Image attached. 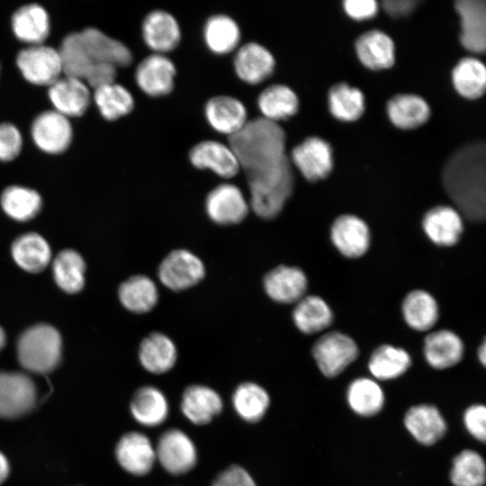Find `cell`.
<instances>
[{"instance_id":"cell-1","label":"cell","mask_w":486,"mask_h":486,"mask_svg":"<svg viewBox=\"0 0 486 486\" xmlns=\"http://www.w3.org/2000/svg\"><path fill=\"white\" fill-rule=\"evenodd\" d=\"M285 132L278 122L256 117L229 136L249 186V207L260 218H275L292 193L293 175L285 151Z\"/></svg>"},{"instance_id":"cell-2","label":"cell","mask_w":486,"mask_h":486,"mask_svg":"<svg viewBox=\"0 0 486 486\" xmlns=\"http://www.w3.org/2000/svg\"><path fill=\"white\" fill-rule=\"evenodd\" d=\"M442 183L459 213L472 222L486 214V144L483 140L465 143L446 159Z\"/></svg>"},{"instance_id":"cell-3","label":"cell","mask_w":486,"mask_h":486,"mask_svg":"<svg viewBox=\"0 0 486 486\" xmlns=\"http://www.w3.org/2000/svg\"><path fill=\"white\" fill-rule=\"evenodd\" d=\"M62 342L58 331L48 324H37L26 329L19 338L17 356L26 370L45 374L59 363Z\"/></svg>"},{"instance_id":"cell-4","label":"cell","mask_w":486,"mask_h":486,"mask_svg":"<svg viewBox=\"0 0 486 486\" xmlns=\"http://www.w3.org/2000/svg\"><path fill=\"white\" fill-rule=\"evenodd\" d=\"M312 355L320 371L326 377L333 378L357 358L359 349L349 336L334 331L324 334L315 342Z\"/></svg>"},{"instance_id":"cell-5","label":"cell","mask_w":486,"mask_h":486,"mask_svg":"<svg viewBox=\"0 0 486 486\" xmlns=\"http://www.w3.org/2000/svg\"><path fill=\"white\" fill-rule=\"evenodd\" d=\"M156 460L172 475H183L196 464L198 455L194 443L189 436L178 429L166 430L155 446Z\"/></svg>"},{"instance_id":"cell-6","label":"cell","mask_w":486,"mask_h":486,"mask_svg":"<svg viewBox=\"0 0 486 486\" xmlns=\"http://www.w3.org/2000/svg\"><path fill=\"white\" fill-rule=\"evenodd\" d=\"M16 65L22 76L36 86H50L62 75L58 50L44 44L22 49L17 54Z\"/></svg>"},{"instance_id":"cell-7","label":"cell","mask_w":486,"mask_h":486,"mask_svg":"<svg viewBox=\"0 0 486 486\" xmlns=\"http://www.w3.org/2000/svg\"><path fill=\"white\" fill-rule=\"evenodd\" d=\"M158 275L168 289L179 292L191 288L205 275L202 261L186 249L171 251L161 262Z\"/></svg>"},{"instance_id":"cell-8","label":"cell","mask_w":486,"mask_h":486,"mask_svg":"<svg viewBox=\"0 0 486 486\" xmlns=\"http://www.w3.org/2000/svg\"><path fill=\"white\" fill-rule=\"evenodd\" d=\"M36 386L25 374L0 371V418H15L35 405Z\"/></svg>"},{"instance_id":"cell-9","label":"cell","mask_w":486,"mask_h":486,"mask_svg":"<svg viewBox=\"0 0 486 486\" xmlns=\"http://www.w3.org/2000/svg\"><path fill=\"white\" fill-rule=\"evenodd\" d=\"M32 137L36 146L42 151L60 154L69 147L73 131L66 116L55 110L46 111L34 119Z\"/></svg>"},{"instance_id":"cell-10","label":"cell","mask_w":486,"mask_h":486,"mask_svg":"<svg viewBox=\"0 0 486 486\" xmlns=\"http://www.w3.org/2000/svg\"><path fill=\"white\" fill-rule=\"evenodd\" d=\"M205 209L213 222L232 225L241 222L247 217L249 204L238 186L222 184L208 194Z\"/></svg>"},{"instance_id":"cell-11","label":"cell","mask_w":486,"mask_h":486,"mask_svg":"<svg viewBox=\"0 0 486 486\" xmlns=\"http://www.w3.org/2000/svg\"><path fill=\"white\" fill-rule=\"evenodd\" d=\"M292 160L308 181L316 182L328 176L333 167L332 148L319 137H310L293 148Z\"/></svg>"},{"instance_id":"cell-12","label":"cell","mask_w":486,"mask_h":486,"mask_svg":"<svg viewBox=\"0 0 486 486\" xmlns=\"http://www.w3.org/2000/svg\"><path fill=\"white\" fill-rule=\"evenodd\" d=\"M115 456L122 469L136 476L148 474L157 461L150 439L137 431L126 433L119 439Z\"/></svg>"},{"instance_id":"cell-13","label":"cell","mask_w":486,"mask_h":486,"mask_svg":"<svg viewBox=\"0 0 486 486\" xmlns=\"http://www.w3.org/2000/svg\"><path fill=\"white\" fill-rule=\"evenodd\" d=\"M330 238L345 256L356 258L364 255L371 241L367 224L359 217L344 214L338 217L330 229Z\"/></svg>"},{"instance_id":"cell-14","label":"cell","mask_w":486,"mask_h":486,"mask_svg":"<svg viewBox=\"0 0 486 486\" xmlns=\"http://www.w3.org/2000/svg\"><path fill=\"white\" fill-rule=\"evenodd\" d=\"M78 32L84 48L94 64L111 65L116 68L131 64L132 54L122 42L93 27Z\"/></svg>"},{"instance_id":"cell-15","label":"cell","mask_w":486,"mask_h":486,"mask_svg":"<svg viewBox=\"0 0 486 486\" xmlns=\"http://www.w3.org/2000/svg\"><path fill=\"white\" fill-rule=\"evenodd\" d=\"M174 63L162 54L146 57L137 67L135 78L139 87L148 95L168 94L174 88Z\"/></svg>"},{"instance_id":"cell-16","label":"cell","mask_w":486,"mask_h":486,"mask_svg":"<svg viewBox=\"0 0 486 486\" xmlns=\"http://www.w3.org/2000/svg\"><path fill=\"white\" fill-rule=\"evenodd\" d=\"M411 436L423 446H432L446 433L447 424L440 410L431 404L410 407L403 418Z\"/></svg>"},{"instance_id":"cell-17","label":"cell","mask_w":486,"mask_h":486,"mask_svg":"<svg viewBox=\"0 0 486 486\" xmlns=\"http://www.w3.org/2000/svg\"><path fill=\"white\" fill-rule=\"evenodd\" d=\"M263 284L266 294L273 301L293 303L304 296L308 280L299 267L279 266L265 275Z\"/></svg>"},{"instance_id":"cell-18","label":"cell","mask_w":486,"mask_h":486,"mask_svg":"<svg viewBox=\"0 0 486 486\" xmlns=\"http://www.w3.org/2000/svg\"><path fill=\"white\" fill-rule=\"evenodd\" d=\"M48 95L55 111L67 118L82 116L91 100L88 86L85 82L65 76L49 86Z\"/></svg>"},{"instance_id":"cell-19","label":"cell","mask_w":486,"mask_h":486,"mask_svg":"<svg viewBox=\"0 0 486 486\" xmlns=\"http://www.w3.org/2000/svg\"><path fill=\"white\" fill-rule=\"evenodd\" d=\"M455 10L461 19L460 41L468 50L483 53L486 47V3L484 0H459Z\"/></svg>"},{"instance_id":"cell-20","label":"cell","mask_w":486,"mask_h":486,"mask_svg":"<svg viewBox=\"0 0 486 486\" xmlns=\"http://www.w3.org/2000/svg\"><path fill=\"white\" fill-rule=\"evenodd\" d=\"M422 227L428 238L436 245L451 247L456 244L463 233L462 215L451 206H436L424 215Z\"/></svg>"},{"instance_id":"cell-21","label":"cell","mask_w":486,"mask_h":486,"mask_svg":"<svg viewBox=\"0 0 486 486\" xmlns=\"http://www.w3.org/2000/svg\"><path fill=\"white\" fill-rule=\"evenodd\" d=\"M191 163L197 168H209L223 178L235 176L238 161L229 146L214 140H204L194 146L189 153Z\"/></svg>"},{"instance_id":"cell-22","label":"cell","mask_w":486,"mask_h":486,"mask_svg":"<svg viewBox=\"0 0 486 486\" xmlns=\"http://www.w3.org/2000/svg\"><path fill=\"white\" fill-rule=\"evenodd\" d=\"M181 411L195 425H206L219 415L223 408L220 395L211 387L193 384L183 392Z\"/></svg>"},{"instance_id":"cell-23","label":"cell","mask_w":486,"mask_h":486,"mask_svg":"<svg viewBox=\"0 0 486 486\" xmlns=\"http://www.w3.org/2000/svg\"><path fill=\"white\" fill-rule=\"evenodd\" d=\"M274 65L272 53L256 42L243 45L234 58L238 76L250 85L259 84L270 76Z\"/></svg>"},{"instance_id":"cell-24","label":"cell","mask_w":486,"mask_h":486,"mask_svg":"<svg viewBox=\"0 0 486 486\" xmlns=\"http://www.w3.org/2000/svg\"><path fill=\"white\" fill-rule=\"evenodd\" d=\"M142 35L147 46L158 54L176 49L181 39L176 20L161 10L148 14L142 23Z\"/></svg>"},{"instance_id":"cell-25","label":"cell","mask_w":486,"mask_h":486,"mask_svg":"<svg viewBox=\"0 0 486 486\" xmlns=\"http://www.w3.org/2000/svg\"><path fill=\"white\" fill-rule=\"evenodd\" d=\"M11 25L15 37L29 46L43 44L50 30L47 11L37 4L18 8L12 15Z\"/></svg>"},{"instance_id":"cell-26","label":"cell","mask_w":486,"mask_h":486,"mask_svg":"<svg viewBox=\"0 0 486 486\" xmlns=\"http://www.w3.org/2000/svg\"><path fill=\"white\" fill-rule=\"evenodd\" d=\"M205 115L215 130L229 136L239 131L248 122L244 104L227 95L211 98L205 105Z\"/></svg>"},{"instance_id":"cell-27","label":"cell","mask_w":486,"mask_h":486,"mask_svg":"<svg viewBox=\"0 0 486 486\" xmlns=\"http://www.w3.org/2000/svg\"><path fill=\"white\" fill-rule=\"evenodd\" d=\"M464 344L453 331L441 329L428 334L424 341V356L435 369H446L457 364L464 356Z\"/></svg>"},{"instance_id":"cell-28","label":"cell","mask_w":486,"mask_h":486,"mask_svg":"<svg viewBox=\"0 0 486 486\" xmlns=\"http://www.w3.org/2000/svg\"><path fill=\"white\" fill-rule=\"evenodd\" d=\"M139 357L148 372L161 374L174 367L177 359L176 346L166 335L153 332L142 340Z\"/></svg>"},{"instance_id":"cell-29","label":"cell","mask_w":486,"mask_h":486,"mask_svg":"<svg viewBox=\"0 0 486 486\" xmlns=\"http://www.w3.org/2000/svg\"><path fill=\"white\" fill-rule=\"evenodd\" d=\"M134 419L145 427H157L168 416L169 405L166 395L158 388L147 385L136 391L130 405Z\"/></svg>"},{"instance_id":"cell-30","label":"cell","mask_w":486,"mask_h":486,"mask_svg":"<svg viewBox=\"0 0 486 486\" xmlns=\"http://www.w3.org/2000/svg\"><path fill=\"white\" fill-rule=\"evenodd\" d=\"M356 50L360 61L370 69H384L394 64V43L381 31L373 30L360 35Z\"/></svg>"},{"instance_id":"cell-31","label":"cell","mask_w":486,"mask_h":486,"mask_svg":"<svg viewBox=\"0 0 486 486\" xmlns=\"http://www.w3.org/2000/svg\"><path fill=\"white\" fill-rule=\"evenodd\" d=\"M346 398L349 408L361 417L378 414L385 403L382 388L376 380L360 377L350 382Z\"/></svg>"},{"instance_id":"cell-32","label":"cell","mask_w":486,"mask_h":486,"mask_svg":"<svg viewBox=\"0 0 486 486\" xmlns=\"http://www.w3.org/2000/svg\"><path fill=\"white\" fill-rule=\"evenodd\" d=\"M292 320L304 334H314L330 326L333 313L328 304L320 296H303L296 302Z\"/></svg>"},{"instance_id":"cell-33","label":"cell","mask_w":486,"mask_h":486,"mask_svg":"<svg viewBox=\"0 0 486 486\" xmlns=\"http://www.w3.org/2000/svg\"><path fill=\"white\" fill-rule=\"evenodd\" d=\"M12 255L17 265L30 273H38L49 264L51 251L47 241L37 233L18 237L12 245Z\"/></svg>"},{"instance_id":"cell-34","label":"cell","mask_w":486,"mask_h":486,"mask_svg":"<svg viewBox=\"0 0 486 486\" xmlns=\"http://www.w3.org/2000/svg\"><path fill=\"white\" fill-rule=\"evenodd\" d=\"M387 113L392 122L398 128L410 130L427 122L429 106L424 99L416 94H397L387 104Z\"/></svg>"},{"instance_id":"cell-35","label":"cell","mask_w":486,"mask_h":486,"mask_svg":"<svg viewBox=\"0 0 486 486\" xmlns=\"http://www.w3.org/2000/svg\"><path fill=\"white\" fill-rule=\"evenodd\" d=\"M119 299L130 311L145 313L156 306L158 292L151 278L137 274L130 277L120 285Z\"/></svg>"},{"instance_id":"cell-36","label":"cell","mask_w":486,"mask_h":486,"mask_svg":"<svg viewBox=\"0 0 486 486\" xmlns=\"http://www.w3.org/2000/svg\"><path fill=\"white\" fill-rule=\"evenodd\" d=\"M411 358L401 347L382 345L371 355L368 369L376 381H389L400 377L410 368Z\"/></svg>"},{"instance_id":"cell-37","label":"cell","mask_w":486,"mask_h":486,"mask_svg":"<svg viewBox=\"0 0 486 486\" xmlns=\"http://www.w3.org/2000/svg\"><path fill=\"white\" fill-rule=\"evenodd\" d=\"M257 105L263 118L277 122L297 112L299 100L295 93L287 86L272 85L261 92Z\"/></svg>"},{"instance_id":"cell-38","label":"cell","mask_w":486,"mask_h":486,"mask_svg":"<svg viewBox=\"0 0 486 486\" xmlns=\"http://www.w3.org/2000/svg\"><path fill=\"white\" fill-rule=\"evenodd\" d=\"M402 314L406 323L411 328L426 331L437 321V302L428 292L414 290L409 292L403 300Z\"/></svg>"},{"instance_id":"cell-39","label":"cell","mask_w":486,"mask_h":486,"mask_svg":"<svg viewBox=\"0 0 486 486\" xmlns=\"http://www.w3.org/2000/svg\"><path fill=\"white\" fill-rule=\"evenodd\" d=\"M236 413L245 421L255 423L262 419L270 405L267 392L252 382L240 383L232 394Z\"/></svg>"},{"instance_id":"cell-40","label":"cell","mask_w":486,"mask_h":486,"mask_svg":"<svg viewBox=\"0 0 486 486\" xmlns=\"http://www.w3.org/2000/svg\"><path fill=\"white\" fill-rule=\"evenodd\" d=\"M61 61L62 75L82 80L86 83L94 64L81 41L79 32L68 34L58 50Z\"/></svg>"},{"instance_id":"cell-41","label":"cell","mask_w":486,"mask_h":486,"mask_svg":"<svg viewBox=\"0 0 486 486\" xmlns=\"http://www.w3.org/2000/svg\"><path fill=\"white\" fill-rule=\"evenodd\" d=\"M3 210L11 218L19 221H27L34 218L40 211L42 200L33 189L11 185L1 195Z\"/></svg>"},{"instance_id":"cell-42","label":"cell","mask_w":486,"mask_h":486,"mask_svg":"<svg viewBox=\"0 0 486 486\" xmlns=\"http://www.w3.org/2000/svg\"><path fill=\"white\" fill-rule=\"evenodd\" d=\"M456 91L468 99L481 97L486 87V69L482 61L474 58H464L452 72Z\"/></svg>"},{"instance_id":"cell-43","label":"cell","mask_w":486,"mask_h":486,"mask_svg":"<svg viewBox=\"0 0 486 486\" xmlns=\"http://www.w3.org/2000/svg\"><path fill=\"white\" fill-rule=\"evenodd\" d=\"M204 40L208 48L216 54L232 51L240 40V30L236 22L225 14L210 17L204 26Z\"/></svg>"},{"instance_id":"cell-44","label":"cell","mask_w":486,"mask_h":486,"mask_svg":"<svg viewBox=\"0 0 486 486\" xmlns=\"http://www.w3.org/2000/svg\"><path fill=\"white\" fill-rule=\"evenodd\" d=\"M486 465L480 453L464 449L452 461L450 481L454 486H484Z\"/></svg>"},{"instance_id":"cell-45","label":"cell","mask_w":486,"mask_h":486,"mask_svg":"<svg viewBox=\"0 0 486 486\" xmlns=\"http://www.w3.org/2000/svg\"><path fill=\"white\" fill-rule=\"evenodd\" d=\"M94 101L101 115L108 121L129 114L134 107L131 94L115 82L94 89Z\"/></svg>"},{"instance_id":"cell-46","label":"cell","mask_w":486,"mask_h":486,"mask_svg":"<svg viewBox=\"0 0 486 486\" xmlns=\"http://www.w3.org/2000/svg\"><path fill=\"white\" fill-rule=\"evenodd\" d=\"M86 265L75 250L66 249L58 254L53 263V275L57 284L65 292H79L85 283Z\"/></svg>"},{"instance_id":"cell-47","label":"cell","mask_w":486,"mask_h":486,"mask_svg":"<svg viewBox=\"0 0 486 486\" xmlns=\"http://www.w3.org/2000/svg\"><path fill=\"white\" fill-rule=\"evenodd\" d=\"M328 106L334 117L344 122L357 120L364 111L362 92L346 83L333 86L328 92Z\"/></svg>"},{"instance_id":"cell-48","label":"cell","mask_w":486,"mask_h":486,"mask_svg":"<svg viewBox=\"0 0 486 486\" xmlns=\"http://www.w3.org/2000/svg\"><path fill=\"white\" fill-rule=\"evenodd\" d=\"M22 139L20 130L12 123H0V160L12 161L22 150Z\"/></svg>"},{"instance_id":"cell-49","label":"cell","mask_w":486,"mask_h":486,"mask_svg":"<svg viewBox=\"0 0 486 486\" xmlns=\"http://www.w3.org/2000/svg\"><path fill=\"white\" fill-rule=\"evenodd\" d=\"M463 421L466 431L476 440L486 439V408L483 404H472L464 412Z\"/></svg>"},{"instance_id":"cell-50","label":"cell","mask_w":486,"mask_h":486,"mask_svg":"<svg viewBox=\"0 0 486 486\" xmlns=\"http://www.w3.org/2000/svg\"><path fill=\"white\" fill-rule=\"evenodd\" d=\"M212 486H256L249 472L239 465H230L213 481Z\"/></svg>"},{"instance_id":"cell-51","label":"cell","mask_w":486,"mask_h":486,"mask_svg":"<svg viewBox=\"0 0 486 486\" xmlns=\"http://www.w3.org/2000/svg\"><path fill=\"white\" fill-rule=\"evenodd\" d=\"M343 5L347 15L358 21L370 19L378 11V4L374 0H346Z\"/></svg>"},{"instance_id":"cell-52","label":"cell","mask_w":486,"mask_h":486,"mask_svg":"<svg viewBox=\"0 0 486 486\" xmlns=\"http://www.w3.org/2000/svg\"><path fill=\"white\" fill-rule=\"evenodd\" d=\"M418 1L416 0H390L382 2L383 9L392 17H402L411 14Z\"/></svg>"},{"instance_id":"cell-53","label":"cell","mask_w":486,"mask_h":486,"mask_svg":"<svg viewBox=\"0 0 486 486\" xmlns=\"http://www.w3.org/2000/svg\"><path fill=\"white\" fill-rule=\"evenodd\" d=\"M9 474V464L6 457L0 452V483H2Z\"/></svg>"},{"instance_id":"cell-54","label":"cell","mask_w":486,"mask_h":486,"mask_svg":"<svg viewBox=\"0 0 486 486\" xmlns=\"http://www.w3.org/2000/svg\"><path fill=\"white\" fill-rule=\"evenodd\" d=\"M478 359L484 366L486 364V343L483 341L478 348Z\"/></svg>"},{"instance_id":"cell-55","label":"cell","mask_w":486,"mask_h":486,"mask_svg":"<svg viewBox=\"0 0 486 486\" xmlns=\"http://www.w3.org/2000/svg\"><path fill=\"white\" fill-rule=\"evenodd\" d=\"M5 344V334L4 329L0 327V350L4 347Z\"/></svg>"}]
</instances>
